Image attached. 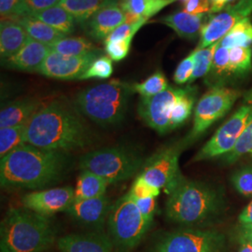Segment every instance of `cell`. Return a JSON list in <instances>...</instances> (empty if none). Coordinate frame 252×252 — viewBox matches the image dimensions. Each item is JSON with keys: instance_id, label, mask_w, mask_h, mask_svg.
<instances>
[{"instance_id": "6da1fadb", "label": "cell", "mask_w": 252, "mask_h": 252, "mask_svg": "<svg viewBox=\"0 0 252 252\" xmlns=\"http://www.w3.org/2000/svg\"><path fill=\"white\" fill-rule=\"evenodd\" d=\"M90 142V131L79 112L62 100L42 105L27 123L26 143L41 150L63 153Z\"/></svg>"}, {"instance_id": "7a4b0ae2", "label": "cell", "mask_w": 252, "mask_h": 252, "mask_svg": "<svg viewBox=\"0 0 252 252\" xmlns=\"http://www.w3.org/2000/svg\"><path fill=\"white\" fill-rule=\"evenodd\" d=\"M65 161L63 153L22 145L0 160L1 187L38 189L51 185L61 178Z\"/></svg>"}, {"instance_id": "3957f363", "label": "cell", "mask_w": 252, "mask_h": 252, "mask_svg": "<svg viewBox=\"0 0 252 252\" xmlns=\"http://www.w3.org/2000/svg\"><path fill=\"white\" fill-rule=\"evenodd\" d=\"M1 252H43L55 241L49 217L26 207L9 208L1 222Z\"/></svg>"}, {"instance_id": "277c9868", "label": "cell", "mask_w": 252, "mask_h": 252, "mask_svg": "<svg viewBox=\"0 0 252 252\" xmlns=\"http://www.w3.org/2000/svg\"><path fill=\"white\" fill-rule=\"evenodd\" d=\"M134 94V84L112 80L80 92L75 105L81 114L98 126H116L126 117Z\"/></svg>"}, {"instance_id": "5b68a950", "label": "cell", "mask_w": 252, "mask_h": 252, "mask_svg": "<svg viewBox=\"0 0 252 252\" xmlns=\"http://www.w3.org/2000/svg\"><path fill=\"white\" fill-rule=\"evenodd\" d=\"M216 190L207 184L183 178L166 201V216L175 222L197 224L216 215L220 207Z\"/></svg>"}, {"instance_id": "8992f818", "label": "cell", "mask_w": 252, "mask_h": 252, "mask_svg": "<svg viewBox=\"0 0 252 252\" xmlns=\"http://www.w3.org/2000/svg\"><path fill=\"white\" fill-rule=\"evenodd\" d=\"M145 161L125 147H112L86 153L80 159V168L88 170L109 183L121 182L138 175Z\"/></svg>"}, {"instance_id": "52a82bcc", "label": "cell", "mask_w": 252, "mask_h": 252, "mask_svg": "<svg viewBox=\"0 0 252 252\" xmlns=\"http://www.w3.org/2000/svg\"><path fill=\"white\" fill-rule=\"evenodd\" d=\"M151 225L142 216L129 191L113 204L108 215L110 238L125 250H131L138 246Z\"/></svg>"}, {"instance_id": "ba28073f", "label": "cell", "mask_w": 252, "mask_h": 252, "mask_svg": "<svg viewBox=\"0 0 252 252\" xmlns=\"http://www.w3.org/2000/svg\"><path fill=\"white\" fill-rule=\"evenodd\" d=\"M252 121V94L231 118L220 126L193 158L194 162L226 155L234 149L246 127Z\"/></svg>"}, {"instance_id": "9c48e42d", "label": "cell", "mask_w": 252, "mask_h": 252, "mask_svg": "<svg viewBox=\"0 0 252 252\" xmlns=\"http://www.w3.org/2000/svg\"><path fill=\"white\" fill-rule=\"evenodd\" d=\"M185 142L165 147L146 160L138 175L167 195L184 177L180 170V155Z\"/></svg>"}, {"instance_id": "30bf717a", "label": "cell", "mask_w": 252, "mask_h": 252, "mask_svg": "<svg viewBox=\"0 0 252 252\" xmlns=\"http://www.w3.org/2000/svg\"><path fill=\"white\" fill-rule=\"evenodd\" d=\"M224 235L216 230L182 229L165 234L152 252H223Z\"/></svg>"}, {"instance_id": "8fae6325", "label": "cell", "mask_w": 252, "mask_h": 252, "mask_svg": "<svg viewBox=\"0 0 252 252\" xmlns=\"http://www.w3.org/2000/svg\"><path fill=\"white\" fill-rule=\"evenodd\" d=\"M240 95L239 91L227 87L211 88L206 93L196 105L188 141L196 139L219 119L223 117Z\"/></svg>"}, {"instance_id": "7c38bea8", "label": "cell", "mask_w": 252, "mask_h": 252, "mask_svg": "<svg viewBox=\"0 0 252 252\" xmlns=\"http://www.w3.org/2000/svg\"><path fill=\"white\" fill-rule=\"evenodd\" d=\"M189 86L178 88L169 86L166 90L152 97H141L137 112L145 124L159 134L171 131L170 116L176 101L186 94Z\"/></svg>"}, {"instance_id": "4fadbf2b", "label": "cell", "mask_w": 252, "mask_h": 252, "mask_svg": "<svg viewBox=\"0 0 252 252\" xmlns=\"http://www.w3.org/2000/svg\"><path fill=\"white\" fill-rule=\"evenodd\" d=\"M252 13V0H238L214 16L209 14L202 27L196 49H205L219 42L237 23L248 18Z\"/></svg>"}, {"instance_id": "5bb4252c", "label": "cell", "mask_w": 252, "mask_h": 252, "mask_svg": "<svg viewBox=\"0 0 252 252\" xmlns=\"http://www.w3.org/2000/svg\"><path fill=\"white\" fill-rule=\"evenodd\" d=\"M101 51L83 56H68L52 51L37 73L57 80H81L91 63L99 57Z\"/></svg>"}, {"instance_id": "9a60e30c", "label": "cell", "mask_w": 252, "mask_h": 252, "mask_svg": "<svg viewBox=\"0 0 252 252\" xmlns=\"http://www.w3.org/2000/svg\"><path fill=\"white\" fill-rule=\"evenodd\" d=\"M75 199V190L71 187L42 189L27 193L22 198V205L43 216L49 217L66 211Z\"/></svg>"}, {"instance_id": "2e32d148", "label": "cell", "mask_w": 252, "mask_h": 252, "mask_svg": "<svg viewBox=\"0 0 252 252\" xmlns=\"http://www.w3.org/2000/svg\"><path fill=\"white\" fill-rule=\"evenodd\" d=\"M110 200L106 195L90 199H74L66 210L73 220L94 229L102 228L111 210Z\"/></svg>"}, {"instance_id": "e0dca14e", "label": "cell", "mask_w": 252, "mask_h": 252, "mask_svg": "<svg viewBox=\"0 0 252 252\" xmlns=\"http://www.w3.org/2000/svg\"><path fill=\"white\" fill-rule=\"evenodd\" d=\"M57 246L61 252H126L110 237L98 233L64 235Z\"/></svg>"}, {"instance_id": "ac0fdd59", "label": "cell", "mask_w": 252, "mask_h": 252, "mask_svg": "<svg viewBox=\"0 0 252 252\" xmlns=\"http://www.w3.org/2000/svg\"><path fill=\"white\" fill-rule=\"evenodd\" d=\"M51 52V46L46 45L29 37L26 45L17 54L8 59L2 60V64L9 69L25 72H37Z\"/></svg>"}, {"instance_id": "d6986e66", "label": "cell", "mask_w": 252, "mask_h": 252, "mask_svg": "<svg viewBox=\"0 0 252 252\" xmlns=\"http://www.w3.org/2000/svg\"><path fill=\"white\" fill-rule=\"evenodd\" d=\"M126 13L119 3L108 5L94 13L86 23L88 33L95 40L106 39L116 28L126 23Z\"/></svg>"}, {"instance_id": "ffe728a7", "label": "cell", "mask_w": 252, "mask_h": 252, "mask_svg": "<svg viewBox=\"0 0 252 252\" xmlns=\"http://www.w3.org/2000/svg\"><path fill=\"white\" fill-rule=\"evenodd\" d=\"M41 107V100L36 97H24L10 102L1 109L0 128L27 125Z\"/></svg>"}, {"instance_id": "44dd1931", "label": "cell", "mask_w": 252, "mask_h": 252, "mask_svg": "<svg viewBox=\"0 0 252 252\" xmlns=\"http://www.w3.org/2000/svg\"><path fill=\"white\" fill-rule=\"evenodd\" d=\"M208 16L207 14H190L182 10L164 16L159 22L170 27L181 38L194 40L201 34L202 27L207 22Z\"/></svg>"}, {"instance_id": "7402d4cb", "label": "cell", "mask_w": 252, "mask_h": 252, "mask_svg": "<svg viewBox=\"0 0 252 252\" xmlns=\"http://www.w3.org/2000/svg\"><path fill=\"white\" fill-rule=\"evenodd\" d=\"M29 38L25 28L12 20H1L0 55L1 60L8 59L26 45Z\"/></svg>"}, {"instance_id": "603a6c76", "label": "cell", "mask_w": 252, "mask_h": 252, "mask_svg": "<svg viewBox=\"0 0 252 252\" xmlns=\"http://www.w3.org/2000/svg\"><path fill=\"white\" fill-rule=\"evenodd\" d=\"M17 22L19 25L25 28L29 37L38 42L48 46H52L56 41L65 37L66 35L54 29L44 22L38 20L34 16H20L15 18L8 19Z\"/></svg>"}, {"instance_id": "cb8c5ba5", "label": "cell", "mask_w": 252, "mask_h": 252, "mask_svg": "<svg viewBox=\"0 0 252 252\" xmlns=\"http://www.w3.org/2000/svg\"><path fill=\"white\" fill-rule=\"evenodd\" d=\"M120 0H61L59 6L72 15L76 23L85 26L87 21L100 9L108 5L119 3Z\"/></svg>"}, {"instance_id": "d4e9b609", "label": "cell", "mask_w": 252, "mask_h": 252, "mask_svg": "<svg viewBox=\"0 0 252 252\" xmlns=\"http://www.w3.org/2000/svg\"><path fill=\"white\" fill-rule=\"evenodd\" d=\"M108 182L98 175L81 170L75 187V199H90L106 195Z\"/></svg>"}, {"instance_id": "484cf974", "label": "cell", "mask_w": 252, "mask_h": 252, "mask_svg": "<svg viewBox=\"0 0 252 252\" xmlns=\"http://www.w3.org/2000/svg\"><path fill=\"white\" fill-rule=\"evenodd\" d=\"M36 18L44 22L50 27L58 30L64 35H69L75 31L76 21L72 15L63 7L57 5L50 9L38 11L33 15Z\"/></svg>"}, {"instance_id": "4316f807", "label": "cell", "mask_w": 252, "mask_h": 252, "mask_svg": "<svg viewBox=\"0 0 252 252\" xmlns=\"http://www.w3.org/2000/svg\"><path fill=\"white\" fill-rule=\"evenodd\" d=\"M230 81L229 76V49L219 45L217 47L210 71L205 77V83L208 87H225Z\"/></svg>"}, {"instance_id": "83f0119b", "label": "cell", "mask_w": 252, "mask_h": 252, "mask_svg": "<svg viewBox=\"0 0 252 252\" xmlns=\"http://www.w3.org/2000/svg\"><path fill=\"white\" fill-rule=\"evenodd\" d=\"M177 1L179 0H120L119 5L126 12L149 20Z\"/></svg>"}, {"instance_id": "f1b7e54d", "label": "cell", "mask_w": 252, "mask_h": 252, "mask_svg": "<svg viewBox=\"0 0 252 252\" xmlns=\"http://www.w3.org/2000/svg\"><path fill=\"white\" fill-rule=\"evenodd\" d=\"M252 52L251 47H235L229 49L230 81L243 79L252 71Z\"/></svg>"}, {"instance_id": "f546056e", "label": "cell", "mask_w": 252, "mask_h": 252, "mask_svg": "<svg viewBox=\"0 0 252 252\" xmlns=\"http://www.w3.org/2000/svg\"><path fill=\"white\" fill-rule=\"evenodd\" d=\"M52 51L68 56H83L99 52L88 39L84 37H63L51 46Z\"/></svg>"}, {"instance_id": "4dcf8cb0", "label": "cell", "mask_w": 252, "mask_h": 252, "mask_svg": "<svg viewBox=\"0 0 252 252\" xmlns=\"http://www.w3.org/2000/svg\"><path fill=\"white\" fill-rule=\"evenodd\" d=\"M220 45L227 49L252 45V24L250 17L237 23L225 36L220 40Z\"/></svg>"}, {"instance_id": "1f68e13d", "label": "cell", "mask_w": 252, "mask_h": 252, "mask_svg": "<svg viewBox=\"0 0 252 252\" xmlns=\"http://www.w3.org/2000/svg\"><path fill=\"white\" fill-rule=\"evenodd\" d=\"M27 125L0 128V157H5L8 153L26 143Z\"/></svg>"}, {"instance_id": "d6a6232c", "label": "cell", "mask_w": 252, "mask_h": 252, "mask_svg": "<svg viewBox=\"0 0 252 252\" xmlns=\"http://www.w3.org/2000/svg\"><path fill=\"white\" fill-rule=\"evenodd\" d=\"M195 101V88L189 87V90L181 95L179 99L176 101L174 107L172 108L170 124L171 130L178 128L183 125L189 119L193 105Z\"/></svg>"}, {"instance_id": "836d02e7", "label": "cell", "mask_w": 252, "mask_h": 252, "mask_svg": "<svg viewBox=\"0 0 252 252\" xmlns=\"http://www.w3.org/2000/svg\"><path fill=\"white\" fill-rule=\"evenodd\" d=\"M169 87L168 81L162 71H156L147 80L140 83H134L135 93L141 95V97H152Z\"/></svg>"}, {"instance_id": "e575fe53", "label": "cell", "mask_w": 252, "mask_h": 252, "mask_svg": "<svg viewBox=\"0 0 252 252\" xmlns=\"http://www.w3.org/2000/svg\"><path fill=\"white\" fill-rule=\"evenodd\" d=\"M219 42L214 43L213 45L209 46L205 49H201V50L195 49L194 50L195 51V57H194L195 65H194V70H193L189 83L193 82L199 78L206 77L208 72L210 71Z\"/></svg>"}, {"instance_id": "d590c367", "label": "cell", "mask_w": 252, "mask_h": 252, "mask_svg": "<svg viewBox=\"0 0 252 252\" xmlns=\"http://www.w3.org/2000/svg\"><path fill=\"white\" fill-rule=\"evenodd\" d=\"M113 73L112 60L106 55L97 57L91 63L88 69L83 74L81 80L88 79H108Z\"/></svg>"}, {"instance_id": "8d00e7d4", "label": "cell", "mask_w": 252, "mask_h": 252, "mask_svg": "<svg viewBox=\"0 0 252 252\" xmlns=\"http://www.w3.org/2000/svg\"><path fill=\"white\" fill-rule=\"evenodd\" d=\"M252 152V121L246 127L238 141L234 146L231 153L225 155V161L227 162H236L241 156Z\"/></svg>"}, {"instance_id": "74e56055", "label": "cell", "mask_w": 252, "mask_h": 252, "mask_svg": "<svg viewBox=\"0 0 252 252\" xmlns=\"http://www.w3.org/2000/svg\"><path fill=\"white\" fill-rule=\"evenodd\" d=\"M160 190L161 189L150 184L142 176L137 175L131 189L129 190V193L135 200L151 197L156 198L160 194Z\"/></svg>"}, {"instance_id": "f35d334b", "label": "cell", "mask_w": 252, "mask_h": 252, "mask_svg": "<svg viewBox=\"0 0 252 252\" xmlns=\"http://www.w3.org/2000/svg\"><path fill=\"white\" fill-rule=\"evenodd\" d=\"M232 182L234 188L242 195L247 197L252 196V165L235 172Z\"/></svg>"}, {"instance_id": "ab89813d", "label": "cell", "mask_w": 252, "mask_h": 252, "mask_svg": "<svg viewBox=\"0 0 252 252\" xmlns=\"http://www.w3.org/2000/svg\"><path fill=\"white\" fill-rule=\"evenodd\" d=\"M195 51L189 54L186 58H184L177 66V69L174 73V81L177 84H185L189 82L195 65Z\"/></svg>"}, {"instance_id": "60d3db41", "label": "cell", "mask_w": 252, "mask_h": 252, "mask_svg": "<svg viewBox=\"0 0 252 252\" xmlns=\"http://www.w3.org/2000/svg\"><path fill=\"white\" fill-rule=\"evenodd\" d=\"M132 40L133 38H128L124 40L107 42L105 43V51L112 61H122L129 54Z\"/></svg>"}, {"instance_id": "b9f144b4", "label": "cell", "mask_w": 252, "mask_h": 252, "mask_svg": "<svg viewBox=\"0 0 252 252\" xmlns=\"http://www.w3.org/2000/svg\"><path fill=\"white\" fill-rule=\"evenodd\" d=\"M61 0H24L23 6L20 10V16L33 15L38 11L50 9L59 5Z\"/></svg>"}, {"instance_id": "7bdbcfd3", "label": "cell", "mask_w": 252, "mask_h": 252, "mask_svg": "<svg viewBox=\"0 0 252 252\" xmlns=\"http://www.w3.org/2000/svg\"><path fill=\"white\" fill-rule=\"evenodd\" d=\"M146 23H139V24H127L125 23L122 26L116 28L109 36L105 39V43L110 41H117V40H124L128 38H133L135 33L144 26Z\"/></svg>"}, {"instance_id": "ee69618b", "label": "cell", "mask_w": 252, "mask_h": 252, "mask_svg": "<svg viewBox=\"0 0 252 252\" xmlns=\"http://www.w3.org/2000/svg\"><path fill=\"white\" fill-rule=\"evenodd\" d=\"M23 3L24 0H0L1 20L18 17Z\"/></svg>"}, {"instance_id": "f6af8a7d", "label": "cell", "mask_w": 252, "mask_h": 252, "mask_svg": "<svg viewBox=\"0 0 252 252\" xmlns=\"http://www.w3.org/2000/svg\"><path fill=\"white\" fill-rule=\"evenodd\" d=\"M183 10L190 14H210V0H186Z\"/></svg>"}, {"instance_id": "bcb514c9", "label": "cell", "mask_w": 252, "mask_h": 252, "mask_svg": "<svg viewBox=\"0 0 252 252\" xmlns=\"http://www.w3.org/2000/svg\"><path fill=\"white\" fill-rule=\"evenodd\" d=\"M135 202L143 218L150 224H152L157 210L156 198L151 197V198L139 199V200H135Z\"/></svg>"}, {"instance_id": "7dc6e473", "label": "cell", "mask_w": 252, "mask_h": 252, "mask_svg": "<svg viewBox=\"0 0 252 252\" xmlns=\"http://www.w3.org/2000/svg\"><path fill=\"white\" fill-rule=\"evenodd\" d=\"M233 1L234 0H210V3H211L210 14L220 12L222 9H225L227 6H229V4Z\"/></svg>"}, {"instance_id": "c3c4849f", "label": "cell", "mask_w": 252, "mask_h": 252, "mask_svg": "<svg viewBox=\"0 0 252 252\" xmlns=\"http://www.w3.org/2000/svg\"><path fill=\"white\" fill-rule=\"evenodd\" d=\"M239 221L241 224H252V202L244 208L239 216Z\"/></svg>"}, {"instance_id": "681fc988", "label": "cell", "mask_w": 252, "mask_h": 252, "mask_svg": "<svg viewBox=\"0 0 252 252\" xmlns=\"http://www.w3.org/2000/svg\"><path fill=\"white\" fill-rule=\"evenodd\" d=\"M239 239L252 243V224H241L239 229Z\"/></svg>"}, {"instance_id": "f907efd6", "label": "cell", "mask_w": 252, "mask_h": 252, "mask_svg": "<svg viewBox=\"0 0 252 252\" xmlns=\"http://www.w3.org/2000/svg\"><path fill=\"white\" fill-rule=\"evenodd\" d=\"M240 240V248L238 252H252V243L247 240Z\"/></svg>"}, {"instance_id": "816d5d0a", "label": "cell", "mask_w": 252, "mask_h": 252, "mask_svg": "<svg viewBox=\"0 0 252 252\" xmlns=\"http://www.w3.org/2000/svg\"><path fill=\"white\" fill-rule=\"evenodd\" d=\"M250 154H251V155H252V153H250Z\"/></svg>"}, {"instance_id": "f5cc1de1", "label": "cell", "mask_w": 252, "mask_h": 252, "mask_svg": "<svg viewBox=\"0 0 252 252\" xmlns=\"http://www.w3.org/2000/svg\"><path fill=\"white\" fill-rule=\"evenodd\" d=\"M182 1H186V0H182Z\"/></svg>"}]
</instances>
